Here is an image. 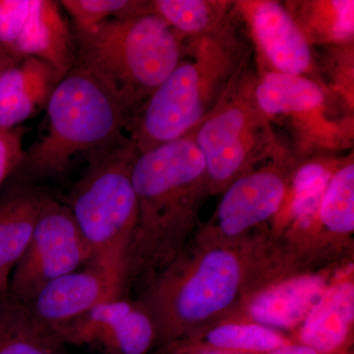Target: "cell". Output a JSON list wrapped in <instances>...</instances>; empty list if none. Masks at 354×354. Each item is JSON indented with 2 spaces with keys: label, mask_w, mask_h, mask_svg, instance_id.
<instances>
[{
  "label": "cell",
  "mask_w": 354,
  "mask_h": 354,
  "mask_svg": "<svg viewBox=\"0 0 354 354\" xmlns=\"http://www.w3.org/2000/svg\"><path fill=\"white\" fill-rule=\"evenodd\" d=\"M304 272L308 271L291 251L285 232L266 225L220 245L190 241L140 291L137 301L152 320L158 344L165 346L234 321L261 290Z\"/></svg>",
  "instance_id": "1"
},
{
  "label": "cell",
  "mask_w": 354,
  "mask_h": 354,
  "mask_svg": "<svg viewBox=\"0 0 354 354\" xmlns=\"http://www.w3.org/2000/svg\"><path fill=\"white\" fill-rule=\"evenodd\" d=\"M132 183L138 221L125 264L124 293L135 286L143 290L183 253L201 225L200 212L209 194L192 131L138 155Z\"/></svg>",
  "instance_id": "2"
},
{
  "label": "cell",
  "mask_w": 354,
  "mask_h": 354,
  "mask_svg": "<svg viewBox=\"0 0 354 354\" xmlns=\"http://www.w3.org/2000/svg\"><path fill=\"white\" fill-rule=\"evenodd\" d=\"M188 48L192 60H181L129 121L128 138L139 155L193 131L249 59L232 18L218 31L190 39Z\"/></svg>",
  "instance_id": "3"
},
{
  "label": "cell",
  "mask_w": 354,
  "mask_h": 354,
  "mask_svg": "<svg viewBox=\"0 0 354 354\" xmlns=\"http://www.w3.org/2000/svg\"><path fill=\"white\" fill-rule=\"evenodd\" d=\"M46 109V131L25 150L15 174L26 185L65 174L77 153L91 156L125 138L131 118L111 88L78 64L58 82Z\"/></svg>",
  "instance_id": "4"
},
{
  "label": "cell",
  "mask_w": 354,
  "mask_h": 354,
  "mask_svg": "<svg viewBox=\"0 0 354 354\" xmlns=\"http://www.w3.org/2000/svg\"><path fill=\"white\" fill-rule=\"evenodd\" d=\"M184 39L155 13L104 21L74 32L76 64L106 83L132 118L183 60Z\"/></svg>",
  "instance_id": "5"
},
{
  "label": "cell",
  "mask_w": 354,
  "mask_h": 354,
  "mask_svg": "<svg viewBox=\"0 0 354 354\" xmlns=\"http://www.w3.org/2000/svg\"><path fill=\"white\" fill-rule=\"evenodd\" d=\"M139 153L128 137L88 156L67 206L90 250L88 264L122 279L138 221L132 167Z\"/></svg>",
  "instance_id": "6"
},
{
  "label": "cell",
  "mask_w": 354,
  "mask_h": 354,
  "mask_svg": "<svg viewBox=\"0 0 354 354\" xmlns=\"http://www.w3.org/2000/svg\"><path fill=\"white\" fill-rule=\"evenodd\" d=\"M256 79L246 65L192 131L204 158L209 196L221 195L260 164L290 152L258 106Z\"/></svg>",
  "instance_id": "7"
},
{
  "label": "cell",
  "mask_w": 354,
  "mask_h": 354,
  "mask_svg": "<svg viewBox=\"0 0 354 354\" xmlns=\"http://www.w3.org/2000/svg\"><path fill=\"white\" fill-rule=\"evenodd\" d=\"M255 97L270 122L288 128L299 160L344 150L353 138V115H342L353 109L319 81L260 69Z\"/></svg>",
  "instance_id": "8"
},
{
  "label": "cell",
  "mask_w": 354,
  "mask_h": 354,
  "mask_svg": "<svg viewBox=\"0 0 354 354\" xmlns=\"http://www.w3.org/2000/svg\"><path fill=\"white\" fill-rule=\"evenodd\" d=\"M301 162L288 152L230 184L221 193L211 218L199 225L191 241L204 246L230 243L274 223Z\"/></svg>",
  "instance_id": "9"
},
{
  "label": "cell",
  "mask_w": 354,
  "mask_h": 354,
  "mask_svg": "<svg viewBox=\"0 0 354 354\" xmlns=\"http://www.w3.org/2000/svg\"><path fill=\"white\" fill-rule=\"evenodd\" d=\"M90 259L68 206L46 196L29 246L11 274L8 292L28 304L44 286Z\"/></svg>",
  "instance_id": "10"
},
{
  "label": "cell",
  "mask_w": 354,
  "mask_h": 354,
  "mask_svg": "<svg viewBox=\"0 0 354 354\" xmlns=\"http://www.w3.org/2000/svg\"><path fill=\"white\" fill-rule=\"evenodd\" d=\"M291 251L309 272L335 267L353 251L354 162L344 160L330 177L314 215L283 230Z\"/></svg>",
  "instance_id": "11"
},
{
  "label": "cell",
  "mask_w": 354,
  "mask_h": 354,
  "mask_svg": "<svg viewBox=\"0 0 354 354\" xmlns=\"http://www.w3.org/2000/svg\"><path fill=\"white\" fill-rule=\"evenodd\" d=\"M55 332L62 344H95L108 354H149L157 344L146 310L124 297L97 305Z\"/></svg>",
  "instance_id": "12"
},
{
  "label": "cell",
  "mask_w": 354,
  "mask_h": 354,
  "mask_svg": "<svg viewBox=\"0 0 354 354\" xmlns=\"http://www.w3.org/2000/svg\"><path fill=\"white\" fill-rule=\"evenodd\" d=\"M234 12L245 21L257 48L260 69L314 79L311 46L286 10L274 0L234 2Z\"/></svg>",
  "instance_id": "13"
},
{
  "label": "cell",
  "mask_w": 354,
  "mask_h": 354,
  "mask_svg": "<svg viewBox=\"0 0 354 354\" xmlns=\"http://www.w3.org/2000/svg\"><path fill=\"white\" fill-rule=\"evenodd\" d=\"M124 297L122 279L88 264L53 279L28 302L35 317L53 330L83 316L102 302Z\"/></svg>",
  "instance_id": "14"
},
{
  "label": "cell",
  "mask_w": 354,
  "mask_h": 354,
  "mask_svg": "<svg viewBox=\"0 0 354 354\" xmlns=\"http://www.w3.org/2000/svg\"><path fill=\"white\" fill-rule=\"evenodd\" d=\"M334 268L295 274L272 283L251 298L234 321L257 323L281 332L297 330L332 283Z\"/></svg>",
  "instance_id": "15"
},
{
  "label": "cell",
  "mask_w": 354,
  "mask_h": 354,
  "mask_svg": "<svg viewBox=\"0 0 354 354\" xmlns=\"http://www.w3.org/2000/svg\"><path fill=\"white\" fill-rule=\"evenodd\" d=\"M353 270L334 279L297 329L293 342L321 354H348L353 346Z\"/></svg>",
  "instance_id": "16"
},
{
  "label": "cell",
  "mask_w": 354,
  "mask_h": 354,
  "mask_svg": "<svg viewBox=\"0 0 354 354\" xmlns=\"http://www.w3.org/2000/svg\"><path fill=\"white\" fill-rule=\"evenodd\" d=\"M9 53L17 58L35 57L48 62L62 80L75 66L76 48L59 2L32 0Z\"/></svg>",
  "instance_id": "17"
},
{
  "label": "cell",
  "mask_w": 354,
  "mask_h": 354,
  "mask_svg": "<svg viewBox=\"0 0 354 354\" xmlns=\"http://www.w3.org/2000/svg\"><path fill=\"white\" fill-rule=\"evenodd\" d=\"M59 82L55 68L35 57L21 58L0 86V127H21L46 108Z\"/></svg>",
  "instance_id": "18"
},
{
  "label": "cell",
  "mask_w": 354,
  "mask_h": 354,
  "mask_svg": "<svg viewBox=\"0 0 354 354\" xmlns=\"http://www.w3.org/2000/svg\"><path fill=\"white\" fill-rule=\"evenodd\" d=\"M46 195L23 184L0 198V297L31 241Z\"/></svg>",
  "instance_id": "19"
},
{
  "label": "cell",
  "mask_w": 354,
  "mask_h": 354,
  "mask_svg": "<svg viewBox=\"0 0 354 354\" xmlns=\"http://www.w3.org/2000/svg\"><path fill=\"white\" fill-rule=\"evenodd\" d=\"M285 7L310 46L353 43V0L288 1Z\"/></svg>",
  "instance_id": "20"
},
{
  "label": "cell",
  "mask_w": 354,
  "mask_h": 354,
  "mask_svg": "<svg viewBox=\"0 0 354 354\" xmlns=\"http://www.w3.org/2000/svg\"><path fill=\"white\" fill-rule=\"evenodd\" d=\"M62 346L27 304L9 292L0 297V354H62Z\"/></svg>",
  "instance_id": "21"
},
{
  "label": "cell",
  "mask_w": 354,
  "mask_h": 354,
  "mask_svg": "<svg viewBox=\"0 0 354 354\" xmlns=\"http://www.w3.org/2000/svg\"><path fill=\"white\" fill-rule=\"evenodd\" d=\"M198 346L237 354H266L292 342L281 330L253 322H223L185 339Z\"/></svg>",
  "instance_id": "22"
},
{
  "label": "cell",
  "mask_w": 354,
  "mask_h": 354,
  "mask_svg": "<svg viewBox=\"0 0 354 354\" xmlns=\"http://www.w3.org/2000/svg\"><path fill=\"white\" fill-rule=\"evenodd\" d=\"M153 13L184 38L194 39L221 29L232 18L234 2L216 0H153Z\"/></svg>",
  "instance_id": "23"
},
{
  "label": "cell",
  "mask_w": 354,
  "mask_h": 354,
  "mask_svg": "<svg viewBox=\"0 0 354 354\" xmlns=\"http://www.w3.org/2000/svg\"><path fill=\"white\" fill-rule=\"evenodd\" d=\"M59 4L73 21L74 32L85 31L104 21L153 13L152 1L143 0H62Z\"/></svg>",
  "instance_id": "24"
},
{
  "label": "cell",
  "mask_w": 354,
  "mask_h": 354,
  "mask_svg": "<svg viewBox=\"0 0 354 354\" xmlns=\"http://www.w3.org/2000/svg\"><path fill=\"white\" fill-rule=\"evenodd\" d=\"M26 129L23 127H0V185L15 174L24 160L23 146Z\"/></svg>",
  "instance_id": "25"
},
{
  "label": "cell",
  "mask_w": 354,
  "mask_h": 354,
  "mask_svg": "<svg viewBox=\"0 0 354 354\" xmlns=\"http://www.w3.org/2000/svg\"><path fill=\"white\" fill-rule=\"evenodd\" d=\"M32 0H0V46L10 50Z\"/></svg>",
  "instance_id": "26"
},
{
  "label": "cell",
  "mask_w": 354,
  "mask_h": 354,
  "mask_svg": "<svg viewBox=\"0 0 354 354\" xmlns=\"http://www.w3.org/2000/svg\"><path fill=\"white\" fill-rule=\"evenodd\" d=\"M266 354H321L317 353L314 349L305 346L304 344H298V342H292L290 344L281 346L274 349V351H270Z\"/></svg>",
  "instance_id": "27"
},
{
  "label": "cell",
  "mask_w": 354,
  "mask_h": 354,
  "mask_svg": "<svg viewBox=\"0 0 354 354\" xmlns=\"http://www.w3.org/2000/svg\"><path fill=\"white\" fill-rule=\"evenodd\" d=\"M19 59L21 58L14 57L6 48L0 46V86H1L2 80H3V77L6 76L7 71L12 68L14 65L19 62Z\"/></svg>",
  "instance_id": "28"
},
{
  "label": "cell",
  "mask_w": 354,
  "mask_h": 354,
  "mask_svg": "<svg viewBox=\"0 0 354 354\" xmlns=\"http://www.w3.org/2000/svg\"><path fill=\"white\" fill-rule=\"evenodd\" d=\"M348 354H353V351H351V353H349Z\"/></svg>",
  "instance_id": "29"
},
{
  "label": "cell",
  "mask_w": 354,
  "mask_h": 354,
  "mask_svg": "<svg viewBox=\"0 0 354 354\" xmlns=\"http://www.w3.org/2000/svg\"><path fill=\"white\" fill-rule=\"evenodd\" d=\"M149 354H152V353H149Z\"/></svg>",
  "instance_id": "30"
}]
</instances>
